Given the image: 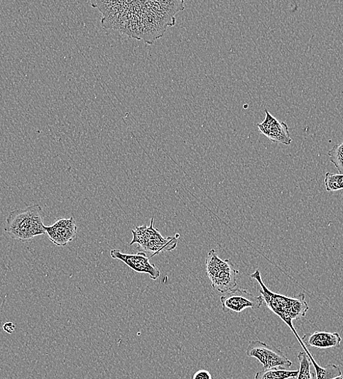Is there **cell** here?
I'll return each instance as SVG.
<instances>
[{
	"mask_svg": "<svg viewBox=\"0 0 343 379\" xmlns=\"http://www.w3.org/2000/svg\"><path fill=\"white\" fill-rule=\"evenodd\" d=\"M325 184L328 192L341 191L343 190V175L327 172L325 175Z\"/></svg>",
	"mask_w": 343,
	"mask_h": 379,
	"instance_id": "5bb4252c",
	"label": "cell"
},
{
	"mask_svg": "<svg viewBox=\"0 0 343 379\" xmlns=\"http://www.w3.org/2000/svg\"><path fill=\"white\" fill-rule=\"evenodd\" d=\"M332 379H343V375L341 374L340 375L336 377V378H334Z\"/></svg>",
	"mask_w": 343,
	"mask_h": 379,
	"instance_id": "ac0fdd59",
	"label": "cell"
},
{
	"mask_svg": "<svg viewBox=\"0 0 343 379\" xmlns=\"http://www.w3.org/2000/svg\"><path fill=\"white\" fill-rule=\"evenodd\" d=\"M193 379H213V377L209 371L206 370H199L195 373Z\"/></svg>",
	"mask_w": 343,
	"mask_h": 379,
	"instance_id": "2e32d148",
	"label": "cell"
},
{
	"mask_svg": "<svg viewBox=\"0 0 343 379\" xmlns=\"http://www.w3.org/2000/svg\"><path fill=\"white\" fill-rule=\"evenodd\" d=\"M251 278L256 280L261 286L260 294L263 301L266 302L267 307L292 329L300 340L293 322L305 317L309 310L305 295L300 293L295 297H289L273 292L262 282L258 269L251 275Z\"/></svg>",
	"mask_w": 343,
	"mask_h": 379,
	"instance_id": "6da1fadb",
	"label": "cell"
},
{
	"mask_svg": "<svg viewBox=\"0 0 343 379\" xmlns=\"http://www.w3.org/2000/svg\"><path fill=\"white\" fill-rule=\"evenodd\" d=\"M77 227L73 216L62 219L50 226H45L46 234L50 241L58 247H65L72 241L77 236Z\"/></svg>",
	"mask_w": 343,
	"mask_h": 379,
	"instance_id": "9c48e42d",
	"label": "cell"
},
{
	"mask_svg": "<svg viewBox=\"0 0 343 379\" xmlns=\"http://www.w3.org/2000/svg\"><path fill=\"white\" fill-rule=\"evenodd\" d=\"M131 231L133 233V240L130 242V246L137 245L141 252L150 253V259L162 253L174 251L180 237L179 234L164 237L159 230L153 227V218L149 226H138Z\"/></svg>",
	"mask_w": 343,
	"mask_h": 379,
	"instance_id": "3957f363",
	"label": "cell"
},
{
	"mask_svg": "<svg viewBox=\"0 0 343 379\" xmlns=\"http://www.w3.org/2000/svg\"><path fill=\"white\" fill-rule=\"evenodd\" d=\"M206 275L214 290L226 293L237 286L236 275L239 274L232 261L221 259L215 250L209 251L206 260Z\"/></svg>",
	"mask_w": 343,
	"mask_h": 379,
	"instance_id": "277c9868",
	"label": "cell"
},
{
	"mask_svg": "<svg viewBox=\"0 0 343 379\" xmlns=\"http://www.w3.org/2000/svg\"><path fill=\"white\" fill-rule=\"evenodd\" d=\"M328 155L339 175H343V143L334 145Z\"/></svg>",
	"mask_w": 343,
	"mask_h": 379,
	"instance_id": "9a60e30c",
	"label": "cell"
},
{
	"mask_svg": "<svg viewBox=\"0 0 343 379\" xmlns=\"http://www.w3.org/2000/svg\"><path fill=\"white\" fill-rule=\"evenodd\" d=\"M3 329L7 334H12L16 329V326L13 322H9L4 324Z\"/></svg>",
	"mask_w": 343,
	"mask_h": 379,
	"instance_id": "e0dca14e",
	"label": "cell"
},
{
	"mask_svg": "<svg viewBox=\"0 0 343 379\" xmlns=\"http://www.w3.org/2000/svg\"><path fill=\"white\" fill-rule=\"evenodd\" d=\"M220 300L224 313H240L249 308L258 309L263 302L261 295L255 296L241 288H234L226 292Z\"/></svg>",
	"mask_w": 343,
	"mask_h": 379,
	"instance_id": "8992f818",
	"label": "cell"
},
{
	"mask_svg": "<svg viewBox=\"0 0 343 379\" xmlns=\"http://www.w3.org/2000/svg\"><path fill=\"white\" fill-rule=\"evenodd\" d=\"M246 355L256 358L263 365V369H286L293 366V362L280 349L258 340L249 342Z\"/></svg>",
	"mask_w": 343,
	"mask_h": 379,
	"instance_id": "5b68a950",
	"label": "cell"
},
{
	"mask_svg": "<svg viewBox=\"0 0 343 379\" xmlns=\"http://www.w3.org/2000/svg\"><path fill=\"white\" fill-rule=\"evenodd\" d=\"M300 362V370L297 379H315L314 373L310 370L311 361L306 351H300L298 356Z\"/></svg>",
	"mask_w": 343,
	"mask_h": 379,
	"instance_id": "4fadbf2b",
	"label": "cell"
},
{
	"mask_svg": "<svg viewBox=\"0 0 343 379\" xmlns=\"http://www.w3.org/2000/svg\"><path fill=\"white\" fill-rule=\"evenodd\" d=\"M111 256L123 262L136 273L149 275L153 280H156L160 277V270L155 264L150 262L149 257L143 252L137 254H126L119 250H112Z\"/></svg>",
	"mask_w": 343,
	"mask_h": 379,
	"instance_id": "52a82bcc",
	"label": "cell"
},
{
	"mask_svg": "<svg viewBox=\"0 0 343 379\" xmlns=\"http://www.w3.org/2000/svg\"><path fill=\"white\" fill-rule=\"evenodd\" d=\"M311 363L315 369V379H332L342 374L340 368L334 364H329L325 367L320 366L312 358L309 351H307Z\"/></svg>",
	"mask_w": 343,
	"mask_h": 379,
	"instance_id": "8fae6325",
	"label": "cell"
},
{
	"mask_svg": "<svg viewBox=\"0 0 343 379\" xmlns=\"http://www.w3.org/2000/svg\"><path fill=\"white\" fill-rule=\"evenodd\" d=\"M266 114L265 121L257 125L259 131L273 143L291 145L293 139L290 137L288 125L273 116L267 109Z\"/></svg>",
	"mask_w": 343,
	"mask_h": 379,
	"instance_id": "ba28073f",
	"label": "cell"
},
{
	"mask_svg": "<svg viewBox=\"0 0 343 379\" xmlns=\"http://www.w3.org/2000/svg\"><path fill=\"white\" fill-rule=\"evenodd\" d=\"M299 370H288L285 369L273 368L263 369L258 372L254 379H289L298 376Z\"/></svg>",
	"mask_w": 343,
	"mask_h": 379,
	"instance_id": "7c38bea8",
	"label": "cell"
},
{
	"mask_svg": "<svg viewBox=\"0 0 343 379\" xmlns=\"http://www.w3.org/2000/svg\"><path fill=\"white\" fill-rule=\"evenodd\" d=\"M342 338L337 333L331 334L317 331L305 334L302 338V342L307 346L320 349L339 347Z\"/></svg>",
	"mask_w": 343,
	"mask_h": 379,
	"instance_id": "30bf717a",
	"label": "cell"
},
{
	"mask_svg": "<svg viewBox=\"0 0 343 379\" xmlns=\"http://www.w3.org/2000/svg\"><path fill=\"white\" fill-rule=\"evenodd\" d=\"M44 218L39 204L16 209L9 214L4 230L11 238L28 241L46 234Z\"/></svg>",
	"mask_w": 343,
	"mask_h": 379,
	"instance_id": "7a4b0ae2",
	"label": "cell"
}]
</instances>
